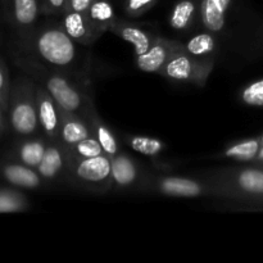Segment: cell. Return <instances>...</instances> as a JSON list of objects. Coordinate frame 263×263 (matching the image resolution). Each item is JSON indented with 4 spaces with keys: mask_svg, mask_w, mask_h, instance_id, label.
I'll return each instance as SVG.
<instances>
[{
    "mask_svg": "<svg viewBox=\"0 0 263 263\" xmlns=\"http://www.w3.org/2000/svg\"><path fill=\"white\" fill-rule=\"evenodd\" d=\"M13 61L26 74L41 85L55 99L62 109L76 113L85 120L95 109L94 102L84 86V82L67 72L54 68L15 49Z\"/></svg>",
    "mask_w": 263,
    "mask_h": 263,
    "instance_id": "cell-1",
    "label": "cell"
},
{
    "mask_svg": "<svg viewBox=\"0 0 263 263\" xmlns=\"http://www.w3.org/2000/svg\"><path fill=\"white\" fill-rule=\"evenodd\" d=\"M77 45L79 44L66 32L63 25L46 23L40 27L37 26L27 37L17 40L15 50L84 81L86 68L81 66Z\"/></svg>",
    "mask_w": 263,
    "mask_h": 263,
    "instance_id": "cell-2",
    "label": "cell"
},
{
    "mask_svg": "<svg viewBox=\"0 0 263 263\" xmlns=\"http://www.w3.org/2000/svg\"><path fill=\"white\" fill-rule=\"evenodd\" d=\"M10 130L18 136H32L40 130L36 107V81L28 74L12 82L8 107Z\"/></svg>",
    "mask_w": 263,
    "mask_h": 263,
    "instance_id": "cell-3",
    "label": "cell"
},
{
    "mask_svg": "<svg viewBox=\"0 0 263 263\" xmlns=\"http://www.w3.org/2000/svg\"><path fill=\"white\" fill-rule=\"evenodd\" d=\"M64 179L77 187L104 194L113 186L110 157L102 154L86 159H68Z\"/></svg>",
    "mask_w": 263,
    "mask_h": 263,
    "instance_id": "cell-4",
    "label": "cell"
},
{
    "mask_svg": "<svg viewBox=\"0 0 263 263\" xmlns=\"http://www.w3.org/2000/svg\"><path fill=\"white\" fill-rule=\"evenodd\" d=\"M215 68L213 58H197L185 50L184 44L177 46L170 55L168 61L159 74L177 82L197 85L203 87Z\"/></svg>",
    "mask_w": 263,
    "mask_h": 263,
    "instance_id": "cell-5",
    "label": "cell"
},
{
    "mask_svg": "<svg viewBox=\"0 0 263 263\" xmlns=\"http://www.w3.org/2000/svg\"><path fill=\"white\" fill-rule=\"evenodd\" d=\"M146 189L157 190L168 197L176 198H218V192L215 185L208 180H197L181 176H158L146 184Z\"/></svg>",
    "mask_w": 263,
    "mask_h": 263,
    "instance_id": "cell-6",
    "label": "cell"
},
{
    "mask_svg": "<svg viewBox=\"0 0 263 263\" xmlns=\"http://www.w3.org/2000/svg\"><path fill=\"white\" fill-rule=\"evenodd\" d=\"M41 12L40 0H7V18L17 40L25 39L37 27Z\"/></svg>",
    "mask_w": 263,
    "mask_h": 263,
    "instance_id": "cell-7",
    "label": "cell"
},
{
    "mask_svg": "<svg viewBox=\"0 0 263 263\" xmlns=\"http://www.w3.org/2000/svg\"><path fill=\"white\" fill-rule=\"evenodd\" d=\"M36 107L40 130L48 140H59L62 108L53 97L36 82Z\"/></svg>",
    "mask_w": 263,
    "mask_h": 263,
    "instance_id": "cell-8",
    "label": "cell"
},
{
    "mask_svg": "<svg viewBox=\"0 0 263 263\" xmlns=\"http://www.w3.org/2000/svg\"><path fill=\"white\" fill-rule=\"evenodd\" d=\"M68 158H67L66 146L58 140H49L43 159L36 167L45 182H53L66 176Z\"/></svg>",
    "mask_w": 263,
    "mask_h": 263,
    "instance_id": "cell-9",
    "label": "cell"
},
{
    "mask_svg": "<svg viewBox=\"0 0 263 263\" xmlns=\"http://www.w3.org/2000/svg\"><path fill=\"white\" fill-rule=\"evenodd\" d=\"M180 45H181L180 41L157 36L151 49L146 53L136 57L138 68L146 73H159L168 61L172 51Z\"/></svg>",
    "mask_w": 263,
    "mask_h": 263,
    "instance_id": "cell-10",
    "label": "cell"
},
{
    "mask_svg": "<svg viewBox=\"0 0 263 263\" xmlns=\"http://www.w3.org/2000/svg\"><path fill=\"white\" fill-rule=\"evenodd\" d=\"M0 177L12 186L28 190L39 189L45 182L36 168L26 166L18 161H9L0 164Z\"/></svg>",
    "mask_w": 263,
    "mask_h": 263,
    "instance_id": "cell-11",
    "label": "cell"
},
{
    "mask_svg": "<svg viewBox=\"0 0 263 263\" xmlns=\"http://www.w3.org/2000/svg\"><path fill=\"white\" fill-rule=\"evenodd\" d=\"M109 31L115 33V35H117L118 37L122 39V40L131 44L134 46L136 57L146 53L151 49V46L153 45L154 40L157 37V36L146 32L145 30H143L139 26L133 25L130 22H126V21H121L118 18L110 26Z\"/></svg>",
    "mask_w": 263,
    "mask_h": 263,
    "instance_id": "cell-12",
    "label": "cell"
},
{
    "mask_svg": "<svg viewBox=\"0 0 263 263\" xmlns=\"http://www.w3.org/2000/svg\"><path fill=\"white\" fill-rule=\"evenodd\" d=\"M92 135L94 134L84 117L62 109L61 133L58 141H61L64 146H71Z\"/></svg>",
    "mask_w": 263,
    "mask_h": 263,
    "instance_id": "cell-13",
    "label": "cell"
},
{
    "mask_svg": "<svg viewBox=\"0 0 263 263\" xmlns=\"http://www.w3.org/2000/svg\"><path fill=\"white\" fill-rule=\"evenodd\" d=\"M231 0H200L199 17L207 31L218 33L225 28Z\"/></svg>",
    "mask_w": 263,
    "mask_h": 263,
    "instance_id": "cell-14",
    "label": "cell"
},
{
    "mask_svg": "<svg viewBox=\"0 0 263 263\" xmlns=\"http://www.w3.org/2000/svg\"><path fill=\"white\" fill-rule=\"evenodd\" d=\"M48 141L45 136H23L20 141H17L13 149L15 161L36 168L43 159Z\"/></svg>",
    "mask_w": 263,
    "mask_h": 263,
    "instance_id": "cell-15",
    "label": "cell"
},
{
    "mask_svg": "<svg viewBox=\"0 0 263 263\" xmlns=\"http://www.w3.org/2000/svg\"><path fill=\"white\" fill-rule=\"evenodd\" d=\"M87 22L92 33L97 37H102L103 33L109 31L110 26L117 20L115 8L108 0H94L91 7L86 12Z\"/></svg>",
    "mask_w": 263,
    "mask_h": 263,
    "instance_id": "cell-16",
    "label": "cell"
},
{
    "mask_svg": "<svg viewBox=\"0 0 263 263\" xmlns=\"http://www.w3.org/2000/svg\"><path fill=\"white\" fill-rule=\"evenodd\" d=\"M62 17H63L62 25H63L64 30L79 45L89 46L97 41V37L92 33L89 22H87L86 14L68 9L63 13Z\"/></svg>",
    "mask_w": 263,
    "mask_h": 263,
    "instance_id": "cell-17",
    "label": "cell"
},
{
    "mask_svg": "<svg viewBox=\"0 0 263 263\" xmlns=\"http://www.w3.org/2000/svg\"><path fill=\"white\" fill-rule=\"evenodd\" d=\"M110 164H112L113 186H117L118 189H126L136 184L139 179V168L130 156L120 152L110 158Z\"/></svg>",
    "mask_w": 263,
    "mask_h": 263,
    "instance_id": "cell-18",
    "label": "cell"
},
{
    "mask_svg": "<svg viewBox=\"0 0 263 263\" xmlns=\"http://www.w3.org/2000/svg\"><path fill=\"white\" fill-rule=\"evenodd\" d=\"M200 0H180L172 8L170 25L174 30L187 31L199 17Z\"/></svg>",
    "mask_w": 263,
    "mask_h": 263,
    "instance_id": "cell-19",
    "label": "cell"
},
{
    "mask_svg": "<svg viewBox=\"0 0 263 263\" xmlns=\"http://www.w3.org/2000/svg\"><path fill=\"white\" fill-rule=\"evenodd\" d=\"M86 121L87 123H89L94 136L98 139L100 145H102L104 154H107L108 157L112 158L116 154L120 153V145H118V141L117 139H116L115 134H113L112 130L100 120V117L98 116L97 109H94L89 116H87Z\"/></svg>",
    "mask_w": 263,
    "mask_h": 263,
    "instance_id": "cell-20",
    "label": "cell"
},
{
    "mask_svg": "<svg viewBox=\"0 0 263 263\" xmlns=\"http://www.w3.org/2000/svg\"><path fill=\"white\" fill-rule=\"evenodd\" d=\"M185 50L197 58H213L217 51L218 43L215 33L205 30V32H200L194 35L186 44H184Z\"/></svg>",
    "mask_w": 263,
    "mask_h": 263,
    "instance_id": "cell-21",
    "label": "cell"
},
{
    "mask_svg": "<svg viewBox=\"0 0 263 263\" xmlns=\"http://www.w3.org/2000/svg\"><path fill=\"white\" fill-rule=\"evenodd\" d=\"M261 149V143L257 139H248V140L235 143L228 146L223 151L222 156L228 159H234L238 162H249L253 161L258 156Z\"/></svg>",
    "mask_w": 263,
    "mask_h": 263,
    "instance_id": "cell-22",
    "label": "cell"
},
{
    "mask_svg": "<svg viewBox=\"0 0 263 263\" xmlns=\"http://www.w3.org/2000/svg\"><path fill=\"white\" fill-rule=\"evenodd\" d=\"M30 205L27 197L14 187H0V213L26 211Z\"/></svg>",
    "mask_w": 263,
    "mask_h": 263,
    "instance_id": "cell-23",
    "label": "cell"
},
{
    "mask_svg": "<svg viewBox=\"0 0 263 263\" xmlns=\"http://www.w3.org/2000/svg\"><path fill=\"white\" fill-rule=\"evenodd\" d=\"M66 152L68 159H86L104 154L102 145L94 135L74 145L66 146Z\"/></svg>",
    "mask_w": 263,
    "mask_h": 263,
    "instance_id": "cell-24",
    "label": "cell"
},
{
    "mask_svg": "<svg viewBox=\"0 0 263 263\" xmlns=\"http://www.w3.org/2000/svg\"><path fill=\"white\" fill-rule=\"evenodd\" d=\"M126 143L133 151L148 157L158 156L166 149L163 141L156 138H148V136H130Z\"/></svg>",
    "mask_w": 263,
    "mask_h": 263,
    "instance_id": "cell-25",
    "label": "cell"
},
{
    "mask_svg": "<svg viewBox=\"0 0 263 263\" xmlns=\"http://www.w3.org/2000/svg\"><path fill=\"white\" fill-rule=\"evenodd\" d=\"M241 100L246 104L253 107H263V80L252 82L251 85L244 87L240 94Z\"/></svg>",
    "mask_w": 263,
    "mask_h": 263,
    "instance_id": "cell-26",
    "label": "cell"
},
{
    "mask_svg": "<svg viewBox=\"0 0 263 263\" xmlns=\"http://www.w3.org/2000/svg\"><path fill=\"white\" fill-rule=\"evenodd\" d=\"M10 86H12V81H10L9 69L4 59L0 57V104L7 113L8 107H9Z\"/></svg>",
    "mask_w": 263,
    "mask_h": 263,
    "instance_id": "cell-27",
    "label": "cell"
},
{
    "mask_svg": "<svg viewBox=\"0 0 263 263\" xmlns=\"http://www.w3.org/2000/svg\"><path fill=\"white\" fill-rule=\"evenodd\" d=\"M157 0H126L125 10L128 17L138 18L151 10L156 5Z\"/></svg>",
    "mask_w": 263,
    "mask_h": 263,
    "instance_id": "cell-28",
    "label": "cell"
},
{
    "mask_svg": "<svg viewBox=\"0 0 263 263\" xmlns=\"http://www.w3.org/2000/svg\"><path fill=\"white\" fill-rule=\"evenodd\" d=\"M41 12L45 15H63L67 0H40Z\"/></svg>",
    "mask_w": 263,
    "mask_h": 263,
    "instance_id": "cell-29",
    "label": "cell"
},
{
    "mask_svg": "<svg viewBox=\"0 0 263 263\" xmlns=\"http://www.w3.org/2000/svg\"><path fill=\"white\" fill-rule=\"evenodd\" d=\"M92 3H94V0H67L66 10L71 9L74 10V12L86 14V12L89 10V8L91 7Z\"/></svg>",
    "mask_w": 263,
    "mask_h": 263,
    "instance_id": "cell-30",
    "label": "cell"
},
{
    "mask_svg": "<svg viewBox=\"0 0 263 263\" xmlns=\"http://www.w3.org/2000/svg\"><path fill=\"white\" fill-rule=\"evenodd\" d=\"M8 128H9V120H8V113L5 112L4 108L0 104V138L7 134Z\"/></svg>",
    "mask_w": 263,
    "mask_h": 263,
    "instance_id": "cell-31",
    "label": "cell"
},
{
    "mask_svg": "<svg viewBox=\"0 0 263 263\" xmlns=\"http://www.w3.org/2000/svg\"><path fill=\"white\" fill-rule=\"evenodd\" d=\"M257 158L259 159V161H263V146L261 149H259V152H258V156H257Z\"/></svg>",
    "mask_w": 263,
    "mask_h": 263,
    "instance_id": "cell-32",
    "label": "cell"
},
{
    "mask_svg": "<svg viewBox=\"0 0 263 263\" xmlns=\"http://www.w3.org/2000/svg\"><path fill=\"white\" fill-rule=\"evenodd\" d=\"M259 143H261V146H263V136H262V139H261V141H259Z\"/></svg>",
    "mask_w": 263,
    "mask_h": 263,
    "instance_id": "cell-33",
    "label": "cell"
}]
</instances>
